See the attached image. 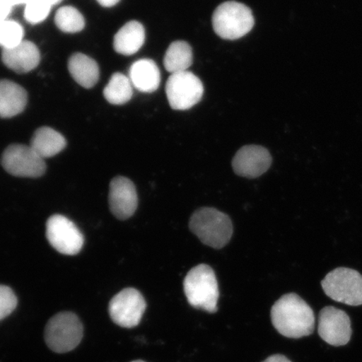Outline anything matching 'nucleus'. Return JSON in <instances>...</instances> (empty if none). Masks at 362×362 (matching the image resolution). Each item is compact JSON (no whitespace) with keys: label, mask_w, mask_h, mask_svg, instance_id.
<instances>
[{"label":"nucleus","mask_w":362,"mask_h":362,"mask_svg":"<svg viewBox=\"0 0 362 362\" xmlns=\"http://www.w3.org/2000/svg\"><path fill=\"white\" fill-rule=\"evenodd\" d=\"M271 320L282 336L292 339L309 337L315 329V314L296 293H287L272 307Z\"/></svg>","instance_id":"nucleus-1"},{"label":"nucleus","mask_w":362,"mask_h":362,"mask_svg":"<svg viewBox=\"0 0 362 362\" xmlns=\"http://www.w3.org/2000/svg\"><path fill=\"white\" fill-rule=\"evenodd\" d=\"M189 228L202 243L216 249L225 247L233 233L230 217L211 207H202L194 211Z\"/></svg>","instance_id":"nucleus-2"},{"label":"nucleus","mask_w":362,"mask_h":362,"mask_svg":"<svg viewBox=\"0 0 362 362\" xmlns=\"http://www.w3.org/2000/svg\"><path fill=\"white\" fill-rule=\"evenodd\" d=\"M184 292L189 304L209 313H216L219 298L218 283L209 265L194 267L184 280Z\"/></svg>","instance_id":"nucleus-3"},{"label":"nucleus","mask_w":362,"mask_h":362,"mask_svg":"<svg viewBox=\"0 0 362 362\" xmlns=\"http://www.w3.org/2000/svg\"><path fill=\"white\" fill-rule=\"evenodd\" d=\"M215 33L225 40H238L250 33L255 17L245 4L228 1L220 4L212 16Z\"/></svg>","instance_id":"nucleus-4"},{"label":"nucleus","mask_w":362,"mask_h":362,"mask_svg":"<svg viewBox=\"0 0 362 362\" xmlns=\"http://www.w3.org/2000/svg\"><path fill=\"white\" fill-rule=\"evenodd\" d=\"M83 337V327L72 312H61L49 319L45 329V341L56 353L74 350Z\"/></svg>","instance_id":"nucleus-5"},{"label":"nucleus","mask_w":362,"mask_h":362,"mask_svg":"<svg viewBox=\"0 0 362 362\" xmlns=\"http://www.w3.org/2000/svg\"><path fill=\"white\" fill-rule=\"evenodd\" d=\"M321 285L334 301L351 306L362 305V275L356 270L336 269L325 276Z\"/></svg>","instance_id":"nucleus-6"},{"label":"nucleus","mask_w":362,"mask_h":362,"mask_svg":"<svg viewBox=\"0 0 362 362\" xmlns=\"http://www.w3.org/2000/svg\"><path fill=\"white\" fill-rule=\"evenodd\" d=\"M166 96L175 110H187L201 101L204 93L202 81L192 72H177L166 83Z\"/></svg>","instance_id":"nucleus-7"},{"label":"nucleus","mask_w":362,"mask_h":362,"mask_svg":"<svg viewBox=\"0 0 362 362\" xmlns=\"http://www.w3.org/2000/svg\"><path fill=\"white\" fill-rule=\"evenodd\" d=\"M1 164L8 173L17 177L37 178L44 175L47 165L30 146L11 144L3 153Z\"/></svg>","instance_id":"nucleus-8"},{"label":"nucleus","mask_w":362,"mask_h":362,"mask_svg":"<svg viewBox=\"0 0 362 362\" xmlns=\"http://www.w3.org/2000/svg\"><path fill=\"white\" fill-rule=\"evenodd\" d=\"M146 307L141 293L137 289L127 288L112 298L108 311L116 325L123 328H134L141 321Z\"/></svg>","instance_id":"nucleus-9"},{"label":"nucleus","mask_w":362,"mask_h":362,"mask_svg":"<svg viewBox=\"0 0 362 362\" xmlns=\"http://www.w3.org/2000/svg\"><path fill=\"white\" fill-rule=\"evenodd\" d=\"M47 238L57 252L65 255H78L84 243L78 226L62 215H54L48 219Z\"/></svg>","instance_id":"nucleus-10"},{"label":"nucleus","mask_w":362,"mask_h":362,"mask_svg":"<svg viewBox=\"0 0 362 362\" xmlns=\"http://www.w3.org/2000/svg\"><path fill=\"white\" fill-rule=\"evenodd\" d=\"M318 333L330 346L346 345L352 334L349 315L336 307H325L319 315Z\"/></svg>","instance_id":"nucleus-11"},{"label":"nucleus","mask_w":362,"mask_h":362,"mask_svg":"<svg viewBox=\"0 0 362 362\" xmlns=\"http://www.w3.org/2000/svg\"><path fill=\"white\" fill-rule=\"evenodd\" d=\"M272 157L268 149L259 146H247L239 149L233 160V168L238 175L255 179L269 169Z\"/></svg>","instance_id":"nucleus-12"},{"label":"nucleus","mask_w":362,"mask_h":362,"mask_svg":"<svg viewBox=\"0 0 362 362\" xmlns=\"http://www.w3.org/2000/svg\"><path fill=\"white\" fill-rule=\"evenodd\" d=\"M110 206L113 216L126 220L134 214L138 207V194L129 179L117 176L110 187Z\"/></svg>","instance_id":"nucleus-13"},{"label":"nucleus","mask_w":362,"mask_h":362,"mask_svg":"<svg viewBox=\"0 0 362 362\" xmlns=\"http://www.w3.org/2000/svg\"><path fill=\"white\" fill-rule=\"evenodd\" d=\"M4 64L17 74H26L37 67L40 54L36 45L28 40L11 49H4L2 52Z\"/></svg>","instance_id":"nucleus-14"},{"label":"nucleus","mask_w":362,"mask_h":362,"mask_svg":"<svg viewBox=\"0 0 362 362\" xmlns=\"http://www.w3.org/2000/svg\"><path fill=\"white\" fill-rule=\"evenodd\" d=\"M28 95L19 84L0 80V117L10 119L24 111Z\"/></svg>","instance_id":"nucleus-15"},{"label":"nucleus","mask_w":362,"mask_h":362,"mask_svg":"<svg viewBox=\"0 0 362 362\" xmlns=\"http://www.w3.org/2000/svg\"><path fill=\"white\" fill-rule=\"evenodd\" d=\"M129 79L140 92L151 93L160 87V71L155 62L151 59H142L131 66Z\"/></svg>","instance_id":"nucleus-16"},{"label":"nucleus","mask_w":362,"mask_h":362,"mask_svg":"<svg viewBox=\"0 0 362 362\" xmlns=\"http://www.w3.org/2000/svg\"><path fill=\"white\" fill-rule=\"evenodd\" d=\"M146 40V30L139 22L127 23L117 31L113 40L115 51L121 55L131 56L137 53Z\"/></svg>","instance_id":"nucleus-17"},{"label":"nucleus","mask_w":362,"mask_h":362,"mask_svg":"<svg viewBox=\"0 0 362 362\" xmlns=\"http://www.w3.org/2000/svg\"><path fill=\"white\" fill-rule=\"evenodd\" d=\"M68 70L72 78L84 88L94 87L100 74L97 62L83 53H76L70 57Z\"/></svg>","instance_id":"nucleus-18"},{"label":"nucleus","mask_w":362,"mask_h":362,"mask_svg":"<svg viewBox=\"0 0 362 362\" xmlns=\"http://www.w3.org/2000/svg\"><path fill=\"white\" fill-rule=\"evenodd\" d=\"M66 146V139L60 133L49 127H42L35 131L30 146L45 160L57 156Z\"/></svg>","instance_id":"nucleus-19"},{"label":"nucleus","mask_w":362,"mask_h":362,"mask_svg":"<svg viewBox=\"0 0 362 362\" xmlns=\"http://www.w3.org/2000/svg\"><path fill=\"white\" fill-rule=\"evenodd\" d=\"M193 63L191 45L183 40L172 43L165 53L164 66L171 74L187 71Z\"/></svg>","instance_id":"nucleus-20"},{"label":"nucleus","mask_w":362,"mask_h":362,"mask_svg":"<svg viewBox=\"0 0 362 362\" xmlns=\"http://www.w3.org/2000/svg\"><path fill=\"white\" fill-rule=\"evenodd\" d=\"M133 84L128 76L115 74L103 90L104 98L113 105H123L133 97Z\"/></svg>","instance_id":"nucleus-21"},{"label":"nucleus","mask_w":362,"mask_h":362,"mask_svg":"<svg viewBox=\"0 0 362 362\" xmlns=\"http://www.w3.org/2000/svg\"><path fill=\"white\" fill-rule=\"evenodd\" d=\"M56 25L65 33H78L85 27V20L81 12L72 6H63L57 11Z\"/></svg>","instance_id":"nucleus-22"},{"label":"nucleus","mask_w":362,"mask_h":362,"mask_svg":"<svg viewBox=\"0 0 362 362\" xmlns=\"http://www.w3.org/2000/svg\"><path fill=\"white\" fill-rule=\"evenodd\" d=\"M24 30L19 23L6 20L0 23V47L11 49L24 42Z\"/></svg>","instance_id":"nucleus-23"},{"label":"nucleus","mask_w":362,"mask_h":362,"mask_svg":"<svg viewBox=\"0 0 362 362\" xmlns=\"http://www.w3.org/2000/svg\"><path fill=\"white\" fill-rule=\"evenodd\" d=\"M25 18L30 24L36 25L44 21L51 12L52 6L40 0H27Z\"/></svg>","instance_id":"nucleus-24"},{"label":"nucleus","mask_w":362,"mask_h":362,"mask_svg":"<svg viewBox=\"0 0 362 362\" xmlns=\"http://www.w3.org/2000/svg\"><path fill=\"white\" fill-rule=\"evenodd\" d=\"M17 304V298L12 289L6 285H0V321L10 315Z\"/></svg>","instance_id":"nucleus-25"},{"label":"nucleus","mask_w":362,"mask_h":362,"mask_svg":"<svg viewBox=\"0 0 362 362\" xmlns=\"http://www.w3.org/2000/svg\"><path fill=\"white\" fill-rule=\"evenodd\" d=\"M13 4L10 0H0V23L7 20L10 15Z\"/></svg>","instance_id":"nucleus-26"},{"label":"nucleus","mask_w":362,"mask_h":362,"mask_svg":"<svg viewBox=\"0 0 362 362\" xmlns=\"http://www.w3.org/2000/svg\"><path fill=\"white\" fill-rule=\"evenodd\" d=\"M262 362H291L289 361L286 356L283 355H274L267 358L265 361Z\"/></svg>","instance_id":"nucleus-27"},{"label":"nucleus","mask_w":362,"mask_h":362,"mask_svg":"<svg viewBox=\"0 0 362 362\" xmlns=\"http://www.w3.org/2000/svg\"><path fill=\"white\" fill-rule=\"evenodd\" d=\"M97 1L103 7L110 8L115 6L120 2V0H97Z\"/></svg>","instance_id":"nucleus-28"},{"label":"nucleus","mask_w":362,"mask_h":362,"mask_svg":"<svg viewBox=\"0 0 362 362\" xmlns=\"http://www.w3.org/2000/svg\"><path fill=\"white\" fill-rule=\"evenodd\" d=\"M40 1L47 4L52 7L53 6H56L58 3H60L62 0H40Z\"/></svg>","instance_id":"nucleus-29"},{"label":"nucleus","mask_w":362,"mask_h":362,"mask_svg":"<svg viewBox=\"0 0 362 362\" xmlns=\"http://www.w3.org/2000/svg\"><path fill=\"white\" fill-rule=\"evenodd\" d=\"M131 362H146V361H144L141 360H137V361H131Z\"/></svg>","instance_id":"nucleus-30"}]
</instances>
